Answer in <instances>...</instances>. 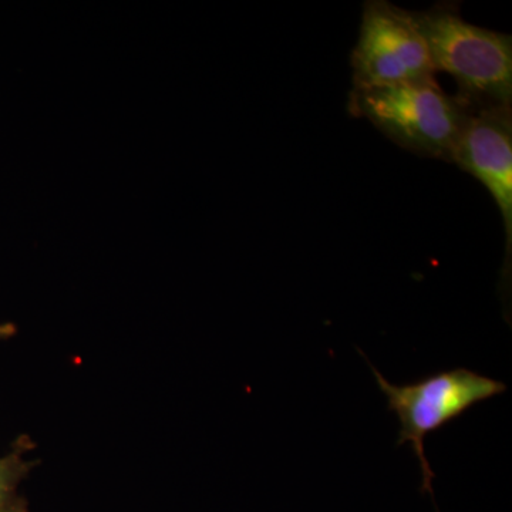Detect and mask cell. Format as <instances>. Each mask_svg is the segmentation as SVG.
<instances>
[{
	"instance_id": "cell-1",
	"label": "cell",
	"mask_w": 512,
	"mask_h": 512,
	"mask_svg": "<svg viewBox=\"0 0 512 512\" xmlns=\"http://www.w3.org/2000/svg\"><path fill=\"white\" fill-rule=\"evenodd\" d=\"M348 109L403 150L446 163H453L471 113L470 104L444 92L437 79L352 87Z\"/></svg>"
},
{
	"instance_id": "cell-2",
	"label": "cell",
	"mask_w": 512,
	"mask_h": 512,
	"mask_svg": "<svg viewBox=\"0 0 512 512\" xmlns=\"http://www.w3.org/2000/svg\"><path fill=\"white\" fill-rule=\"evenodd\" d=\"M429 49L434 72L456 80L457 96L470 107L512 104V37L480 28L454 2L412 12Z\"/></svg>"
},
{
	"instance_id": "cell-3",
	"label": "cell",
	"mask_w": 512,
	"mask_h": 512,
	"mask_svg": "<svg viewBox=\"0 0 512 512\" xmlns=\"http://www.w3.org/2000/svg\"><path fill=\"white\" fill-rule=\"evenodd\" d=\"M370 369L377 386L387 397V407L399 419L397 446L407 443L412 446L423 478L420 490L434 498L431 487L434 473L424 448L426 437L463 416L476 404L500 396L507 386L500 380L478 375L464 367L434 373L402 386L390 383L375 366L370 365Z\"/></svg>"
},
{
	"instance_id": "cell-4",
	"label": "cell",
	"mask_w": 512,
	"mask_h": 512,
	"mask_svg": "<svg viewBox=\"0 0 512 512\" xmlns=\"http://www.w3.org/2000/svg\"><path fill=\"white\" fill-rule=\"evenodd\" d=\"M350 64L353 87L421 82L436 79L437 74L412 12L387 0H367L363 5Z\"/></svg>"
},
{
	"instance_id": "cell-5",
	"label": "cell",
	"mask_w": 512,
	"mask_h": 512,
	"mask_svg": "<svg viewBox=\"0 0 512 512\" xmlns=\"http://www.w3.org/2000/svg\"><path fill=\"white\" fill-rule=\"evenodd\" d=\"M451 164L487 188L503 218L505 258L500 288L505 301L510 296L512 268V104L471 107Z\"/></svg>"
},
{
	"instance_id": "cell-6",
	"label": "cell",
	"mask_w": 512,
	"mask_h": 512,
	"mask_svg": "<svg viewBox=\"0 0 512 512\" xmlns=\"http://www.w3.org/2000/svg\"><path fill=\"white\" fill-rule=\"evenodd\" d=\"M33 448L36 444L32 437L20 434L9 453L0 457V512H29L28 501L18 493V487L39 464L26 458Z\"/></svg>"
},
{
	"instance_id": "cell-7",
	"label": "cell",
	"mask_w": 512,
	"mask_h": 512,
	"mask_svg": "<svg viewBox=\"0 0 512 512\" xmlns=\"http://www.w3.org/2000/svg\"><path fill=\"white\" fill-rule=\"evenodd\" d=\"M18 333V326L15 323H0V342L12 339Z\"/></svg>"
}]
</instances>
